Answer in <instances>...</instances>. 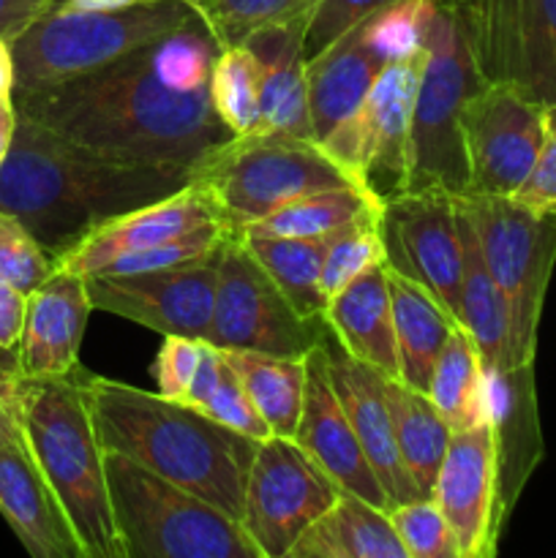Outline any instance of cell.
<instances>
[{
  "label": "cell",
  "mask_w": 556,
  "mask_h": 558,
  "mask_svg": "<svg viewBox=\"0 0 556 558\" xmlns=\"http://www.w3.org/2000/svg\"><path fill=\"white\" fill-rule=\"evenodd\" d=\"M238 238L305 319H325L327 298L322 294V262L327 238H278L249 232H240Z\"/></svg>",
  "instance_id": "cell-32"
},
{
  "label": "cell",
  "mask_w": 556,
  "mask_h": 558,
  "mask_svg": "<svg viewBox=\"0 0 556 558\" xmlns=\"http://www.w3.org/2000/svg\"><path fill=\"white\" fill-rule=\"evenodd\" d=\"M200 412H205L207 417H213L216 423L227 425V428L238 430V434L243 436H251V439L256 441L273 436L270 428H267V423L262 420V414L256 412V407L251 403L240 376L234 374L232 365L227 363V357H223L216 387H213L207 401L200 407Z\"/></svg>",
  "instance_id": "cell-41"
},
{
  "label": "cell",
  "mask_w": 556,
  "mask_h": 558,
  "mask_svg": "<svg viewBox=\"0 0 556 558\" xmlns=\"http://www.w3.org/2000/svg\"><path fill=\"white\" fill-rule=\"evenodd\" d=\"M191 172L107 161L16 112L0 163V213L16 218L55 262L123 213L174 194Z\"/></svg>",
  "instance_id": "cell-2"
},
{
  "label": "cell",
  "mask_w": 556,
  "mask_h": 558,
  "mask_svg": "<svg viewBox=\"0 0 556 558\" xmlns=\"http://www.w3.org/2000/svg\"><path fill=\"white\" fill-rule=\"evenodd\" d=\"M292 439L314 458L322 472L330 474L338 488L382 510H390L385 488L371 469L363 445L333 390L322 343L305 354V398Z\"/></svg>",
  "instance_id": "cell-19"
},
{
  "label": "cell",
  "mask_w": 556,
  "mask_h": 558,
  "mask_svg": "<svg viewBox=\"0 0 556 558\" xmlns=\"http://www.w3.org/2000/svg\"><path fill=\"white\" fill-rule=\"evenodd\" d=\"M325 319H305L238 234L221 245L210 338L216 349L305 357L325 341Z\"/></svg>",
  "instance_id": "cell-11"
},
{
  "label": "cell",
  "mask_w": 556,
  "mask_h": 558,
  "mask_svg": "<svg viewBox=\"0 0 556 558\" xmlns=\"http://www.w3.org/2000/svg\"><path fill=\"white\" fill-rule=\"evenodd\" d=\"M223 245V243H221ZM221 248L185 265L147 272L85 276L93 311L123 316L161 336L210 338Z\"/></svg>",
  "instance_id": "cell-15"
},
{
  "label": "cell",
  "mask_w": 556,
  "mask_h": 558,
  "mask_svg": "<svg viewBox=\"0 0 556 558\" xmlns=\"http://www.w3.org/2000/svg\"><path fill=\"white\" fill-rule=\"evenodd\" d=\"M461 558H491L505 532L496 496V456L488 420L456 430L436 474L434 496Z\"/></svg>",
  "instance_id": "cell-17"
},
{
  "label": "cell",
  "mask_w": 556,
  "mask_h": 558,
  "mask_svg": "<svg viewBox=\"0 0 556 558\" xmlns=\"http://www.w3.org/2000/svg\"><path fill=\"white\" fill-rule=\"evenodd\" d=\"M0 515L33 558H85L22 436L0 445Z\"/></svg>",
  "instance_id": "cell-24"
},
{
  "label": "cell",
  "mask_w": 556,
  "mask_h": 558,
  "mask_svg": "<svg viewBox=\"0 0 556 558\" xmlns=\"http://www.w3.org/2000/svg\"><path fill=\"white\" fill-rule=\"evenodd\" d=\"M485 82L556 107V0H456Z\"/></svg>",
  "instance_id": "cell-12"
},
{
  "label": "cell",
  "mask_w": 556,
  "mask_h": 558,
  "mask_svg": "<svg viewBox=\"0 0 556 558\" xmlns=\"http://www.w3.org/2000/svg\"><path fill=\"white\" fill-rule=\"evenodd\" d=\"M55 270V256L16 218L0 213V281L31 294Z\"/></svg>",
  "instance_id": "cell-40"
},
{
  "label": "cell",
  "mask_w": 556,
  "mask_h": 558,
  "mask_svg": "<svg viewBox=\"0 0 556 558\" xmlns=\"http://www.w3.org/2000/svg\"><path fill=\"white\" fill-rule=\"evenodd\" d=\"M14 98V54L11 44L0 38V101Z\"/></svg>",
  "instance_id": "cell-49"
},
{
  "label": "cell",
  "mask_w": 556,
  "mask_h": 558,
  "mask_svg": "<svg viewBox=\"0 0 556 558\" xmlns=\"http://www.w3.org/2000/svg\"><path fill=\"white\" fill-rule=\"evenodd\" d=\"M140 3V0H60V9L69 11H101V9H120V5Z\"/></svg>",
  "instance_id": "cell-51"
},
{
  "label": "cell",
  "mask_w": 556,
  "mask_h": 558,
  "mask_svg": "<svg viewBox=\"0 0 556 558\" xmlns=\"http://www.w3.org/2000/svg\"><path fill=\"white\" fill-rule=\"evenodd\" d=\"M207 223L223 221L218 218L213 202L189 180V185H183L174 194L150 202L145 207H136L131 213H123V216L93 229L87 238H82L74 248H69L60 256L58 267L76 272L82 278L93 276V272L104 270V267L112 265L120 256L153 248V245L164 243V240L194 232V229L207 227Z\"/></svg>",
  "instance_id": "cell-20"
},
{
  "label": "cell",
  "mask_w": 556,
  "mask_h": 558,
  "mask_svg": "<svg viewBox=\"0 0 556 558\" xmlns=\"http://www.w3.org/2000/svg\"><path fill=\"white\" fill-rule=\"evenodd\" d=\"M341 488L294 439L267 436L245 483V534L262 558H287L300 534L333 507Z\"/></svg>",
  "instance_id": "cell-13"
},
{
  "label": "cell",
  "mask_w": 556,
  "mask_h": 558,
  "mask_svg": "<svg viewBox=\"0 0 556 558\" xmlns=\"http://www.w3.org/2000/svg\"><path fill=\"white\" fill-rule=\"evenodd\" d=\"M189 0H140L101 11L55 9L11 41L14 93L41 90L104 69L194 16Z\"/></svg>",
  "instance_id": "cell-6"
},
{
  "label": "cell",
  "mask_w": 556,
  "mask_h": 558,
  "mask_svg": "<svg viewBox=\"0 0 556 558\" xmlns=\"http://www.w3.org/2000/svg\"><path fill=\"white\" fill-rule=\"evenodd\" d=\"M325 325L343 352L390 379H401L385 259L371 265L327 300Z\"/></svg>",
  "instance_id": "cell-25"
},
{
  "label": "cell",
  "mask_w": 556,
  "mask_h": 558,
  "mask_svg": "<svg viewBox=\"0 0 556 558\" xmlns=\"http://www.w3.org/2000/svg\"><path fill=\"white\" fill-rule=\"evenodd\" d=\"M512 196L537 210H556V107H545L543 145L532 172Z\"/></svg>",
  "instance_id": "cell-44"
},
{
  "label": "cell",
  "mask_w": 556,
  "mask_h": 558,
  "mask_svg": "<svg viewBox=\"0 0 556 558\" xmlns=\"http://www.w3.org/2000/svg\"><path fill=\"white\" fill-rule=\"evenodd\" d=\"M27 294L14 289L11 283L0 281V349L14 352L20 341L22 322H25Z\"/></svg>",
  "instance_id": "cell-46"
},
{
  "label": "cell",
  "mask_w": 556,
  "mask_h": 558,
  "mask_svg": "<svg viewBox=\"0 0 556 558\" xmlns=\"http://www.w3.org/2000/svg\"><path fill=\"white\" fill-rule=\"evenodd\" d=\"M376 232L387 267L434 294L458 322L463 243L456 196L407 191L382 202Z\"/></svg>",
  "instance_id": "cell-14"
},
{
  "label": "cell",
  "mask_w": 556,
  "mask_h": 558,
  "mask_svg": "<svg viewBox=\"0 0 556 558\" xmlns=\"http://www.w3.org/2000/svg\"><path fill=\"white\" fill-rule=\"evenodd\" d=\"M16 420L85 558H123L109 501L104 447L82 396V368L65 376H22L16 381Z\"/></svg>",
  "instance_id": "cell-4"
},
{
  "label": "cell",
  "mask_w": 556,
  "mask_h": 558,
  "mask_svg": "<svg viewBox=\"0 0 556 558\" xmlns=\"http://www.w3.org/2000/svg\"><path fill=\"white\" fill-rule=\"evenodd\" d=\"M485 420L494 436L499 521L507 526L529 477L545 456L534 363L485 368Z\"/></svg>",
  "instance_id": "cell-18"
},
{
  "label": "cell",
  "mask_w": 556,
  "mask_h": 558,
  "mask_svg": "<svg viewBox=\"0 0 556 558\" xmlns=\"http://www.w3.org/2000/svg\"><path fill=\"white\" fill-rule=\"evenodd\" d=\"M58 5L60 0H0V38L11 44Z\"/></svg>",
  "instance_id": "cell-45"
},
{
  "label": "cell",
  "mask_w": 556,
  "mask_h": 558,
  "mask_svg": "<svg viewBox=\"0 0 556 558\" xmlns=\"http://www.w3.org/2000/svg\"><path fill=\"white\" fill-rule=\"evenodd\" d=\"M202 341L185 336H164L161 349L153 363V376H156L158 392L174 401H183L189 392L191 379H194L196 363H200Z\"/></svg>",
  "instance_id": "cell-42"
},
{
  "label": "cell",
  "mask_w": 556,
  "mask_h": 558,
  "mask_svg": "<svg viewBox=\"0 0 556 558\" xmlns=\"http://www.w3.org/2000/svg\"><path fill=\"white\" fill-rule=\"evenodd\" d=\"M385 396L392 414L398 456H401L409 477L418 485V494L423 499H431L436 474H439L447 445H450V425L445 423L428 392L414 390V387L403 385L401 379L387 376Z\"/></svg>",
  "instance_id": "cell-30"
},
{
  "label": "cell",
  "mask_w": 556,
  "mask_h": 558,
  "mask_svg": "<svg viewBox=\"0 0 556 558\" xmlns=\"http://www.w3.org/2000/svg\"><path fill=\"white\" fill-rule=\"evenodd\" d=\"M469 218L510 316L507 363H534L545 292L556 265V210H537L516 196H456Z\"/></svg>",
  "instance_id": "cell-9"
},
{
  "label": "cell",
  "mask_w": 556,
  "mask_h": 558,
  "mask_svg": "<svg viewBox=\"0 0 556 558\" xmlns=\"http://www.w3.org/2000/svg\"><path fill=\"white\" fill-rule=\"evenodd\" d=\"M16 357L0 363V445L20 439V420H16Z\"/></svg>",
  "instance_id": "cell-47"
},
{
  "label": "cell",
  "mask_w": 556,
  "mask_h": 558,
  "mask_svg": "<svg viewBox=\"0 0 556 558\" xmlns=\"http://www.w3.org/2000/svg\"><path fill=\"white\" fill-rule=\"evenodd\" d=\"M82 396L104 450L243 518L245 483L259 441L216 423L185 401L82 371Z\"/></svg>",
  "instance_id": "cell-3"
},
{
  "label": "cell",
  "mask_w": 556,
  "mask_h": 558,
  "mask_svg": "<svg viewBox=\"0 0 556 558\" xmlns=\"http://www.w3.org/2000/svg\"><path fill=\"white\" fill-rule=\"evenodd\" d=\"M14 129H16V107H14V98H9V101H0V163H3L5 153H9L11 140H14Z\"/></svg>",
  "instance_id": "cell-50"
},
{
  "label": "cell",
  "mask_w": 556,
  "mask_h": 558,
  "mask_svg": "<svg viewBox=\"0 0 556 558\" xmlns=\"http://www.w3.org/2000/svg\"><path fill=\"white\" fill-rule=\"evenodd\" d=\"M210 101L234 136L259 131L262 69L249 47H223L210 74Z\"/></svg>",
  "instance_id": "cell-35"
},
{
  "label": "cell",
  "mask_w": 556,
  "mask_h": 558,
  "mask_svg": "<svg viewBox=\"0 0 556 558\" xmlns=\"http://www.w3.org/2000/svg\"><path fill=\"white\" fill-rule=\"evenodd\" d=\"M387 283L392 298V327H396L398 368L403 385L428 390L431 374L442 349L450 341L458 322L431 292L387 267Z\"/></svg>",
  "instance_id": "cell-28"
},
{
  "label": "cell",
  "mask_w": 556,
  "mask_h": 558,
  "mask_svg": "<svg viewBox=\"0 0 556 558\" xmlns=\"http://www.w3.org/2000/svg\"><path fill=\"white\" fill-rule=\"evenodd\" d=\"M376 213H379V202L371 199L358 185H341V189L298 196L240 232L278 234V238H330L338 229L376 216Z\"/></svg>",
  "instance_id": "cell-33"
},
{
  "label": "cell",
  "mask_w": 556,
  "mask_h": 558,
  "mask_svg": "<svg viewBox=\"0 0 556 558\" xmlns=\"http://www.w3.org/2000/svg\"><path fill=\"white\" fill-rule=\"evenodd\" d=\"M221 47H238L259 27L314 11L316 0H189Z\"/></svg>",
  "instance_id": "cell-37"
},
{
  "label": "cell",
  "mask_w": 556,
  "mask_h": 558,
  "mask_svg": "<svg viewBox=\"0 0 556 558\" xmlns=\"http://www.w3.org/2000/svg\"><path fill=\"white\" fill-rule=\"evenodd\" d=\"M223 357L240 376L270 434L292 439L303 412L305 357H278V354L243 352V349H229Z\"/></svg>",
  "instance_id": "cell-31"
},
{
  "label": "cell",
  "mask_w": 556,
  "mask_h": 558,
  "mask_svg": "<svg viewBox=\"0 0 556 558\" xmlns=\"http://www.w3.org/2000/svg\"><path fill=\"white\" fill-rule=\"evenodd\" d=\"M382 259H385V254H382V240L376 232V216L338 229L336 234L327 238L325 262H322V294L330 300L347 283H352L360 272Z\"/></svg>",
  "instance_id": "cell-38"
},
{
  "label": "cell",
  "mask_w": 556,
  "mask_h": 558,
  "mask_svg": "<svg viewBox=\"0 0 556 558\" xmlns=\"http://www.w3.org/2000/svg\"><path fill=\"white\" fill-rule=\"evenodd\" d=\"M469 194L512 196L529 178L545 134V104L507 82H485L461 112Z\"/></svg>",
  "instance_id": "cell-16"
},
{
  "label": "cell",
  "mask_w": 556,
  "mask_h": 558,
  "mask_svg": "<svg viewBox=\"0 0 556 558\" xmlns=\"http://www.w3.org/2000/svg\"><path fill=\"white\" fill-rule=\"evenodd\" d=\"M485 85L456 0H439L425 44L409 136V191L467 196L469 163L461 112Z\"/></svg>",
  "instance_id": "cell-7"
},
{
  "label": "cell",
  "mask_w": 556,
  "mask_h": 558,
  "mask_svg": "<svg viewBox=\"0 0 556 558\" xmlns=\"http://www.w3.org/2000/svg\"><path fill=\"white\" fill-rule=\"evenodd\" d=\"M16 354L14 352H5V349H0V363H5V360H14Z\"/></svg>",
  "instance_id": "cell-52"
},
{
  "label": "cell",
  "mask_w": 556,
  "mask_h": 558,
  "mask_svg": "<svg viewBox=\"0 0 556 558\" xmlns=\"http://www.w3.org/2000/svg\"><path fill=\"white\" fill-rule=\"evenodd\" d=\"M221 365H223V352H221V349H216V347H213V343L202 341L200 363H196L194 379H191L189 392H185V398H183V401L189 403V407L200 409L202 403L207 401L210 390H213V387H216L218 374H221Z\"/></svg>",
  "instance_id": "cell-48"
},
{
  "label": "cell",
  "mask_w": 556,
  "mask_h": 558,
  "mask_svg": "<svg viewBox=\"0 0 556 558\" xmlns=\"http://www.w3.org/2000/svg\"><path fill=\"white\" fill-rule=\"evenodd\" d=\"M439 0H392L358 22L365 44L385 65L414 58L428 44Z\"/></svg>",
  "instance_id": "cell-36"
},
{
  "label": "cell",
  "mask_w": 556,
  "mask_h": 558,
  "mask_svg": "<svg viewBox=\"0 0 556 558\" xmlns=\"http://www.w3.org/2000/svg\"><path fill=\"white\" fill-rule=\"evenodd\" d=\"M221 44L200 14L147 47L58 85L14 93L16 112L125 167L191 172L232 140L210 101Z\"/></svg>",
  "instance_id": "cell-1"
},
{
  "label": "cell",
  "mask_w": 556,
  "mask_h": 558,
  "mask_svg": "<svg viewBox=\"0 0 556 558\" xmlns=\"http://www.w3.org/2000/svg\"><path fill=\"white\" fill-rule=\"evenodd\" d=\"M322 347H325L333 390H336L338 401H341L343 412H347L349 423H352L354 434L363 445L371 469L385 488L390 510L403 501L423 499L418 494L414 480L409 477L401 456H398L392 414L385 396L387 376L343 352L338 341L336 347H327V341H322Z\"/></svg>",
  "instance_id": "cell-21"
},
{
  "label": "cell",
  "mask_w": 556,
  "mask_h": 558,
  "mask_svg": "<svg viewBox=\"0 0 556 558\" xmlns=\"http://www.w3.org/2000/svg\"><path fill=\"white\" fill-rule=\"evenodd\" d=\"M90 311L85 278L58 267L27 294L25 322L14 349L16 371L22 376H65L80 368Z\"/></svg>",
  "instance_id": "cell-22"
},
{
  "label": "cell",
  "mask_w": 556,
  "mask_h": 558,
  "mask_svg": "<svg viewBox=\"0 0 556 558\" xmlns=\"http://www.w3.org/2000/svg\"><path fill=\"white\" fill-rule=\"evenodd\" d=\"M309 14L259 27L243 41L259 60L262 109L256 134H287L316 140L305 80V33Z\"/></svg>",
  "instance_id": "cell-23"
},
{
  "label": "cell",
  "mask_w": 556,
  "mask_h": 558,
  "mask_svg": "<svg viewBox=\"0 0 556 558\" xmlns=\"http://www.w3.org/2000/svg\"><path fill=\"white\" fill-rule=\"evenodd\" d=\"M387 3H392V0H316L314 11H311L309 33H305V58L316 54L333 38L341 36L347 27H352L354 22Z\"/></svg>",
  "instance_id": "cell-43"
},
{
  "label": "cell",
  "mask_w": 556,
  "mask_h": 558,
  "mask_svg": "<svg viewBox=\"0 0 556 558\" xmlns=\"http://www.w3.org/2000/svg\"><path fill=\"white\" fill-rule=\"evenodd\" d=\"M287 558H407L390 515L382 507L341 490L292 545Z\"/></svg>",
  "instance_id": "cell-27"
},
{
  "label": "cell",
  "mask_w": 556,
  "mask_h": 558,
  "mask_svg": "<svg viewBox=\"0 0 556 558\" xmlns=\"http://www.w3.org/2000/svg\"><path fill=\"white\" fill-rule=\"evenodd\" d=\"M423 60L425 49L385 65L358 112L319 142L349 180L379 205L409 191V136Z\"/></svg>",
  "instance_id": "cell-10"
},
{
  "label": "cell",
  "mask_w": 556,
  "mask_h": 558,
  "mask_svg": "<svg viewBox=\"0 0 556 558\" xmlns=\"http://www.w3.org/2000/svg\"><path fill=\"white\" fill-rule=\"evenodd\" d=\"M407 558H461L456 537L434 499H412L387 510Z\"/></svg>",
  "instance_id": "cell-39"
},
{
  "label": "cell",
  "mask_w": 556,
  "mask_h": 558,
  "mask_svg": "<svg viewBox=\"0 0 556 558\" xmlns=\"http://www.w3.org/2000/svg\"><path fill=\"white\" fill-rule=\"evenodd\" d=\"M458 227H461L463 243V278L461 303H458V325L474 341L485 368H505L507 336H510V316H507L505 294H501L494 276H491L478 238H474L472 223L463 216L461 207H458Z\"/></svg>",
  "instance_id": "cell-29"
},
{
  "label": "cell",
  "mask_w": 556,
  "mask_h": 558,
  "mask_svg": "<svg viewBox=\"0 0 556 558\" xmlns=\"http://www.w3.org/2000/svg\"><path fill=\"white\" fill-rule=\"evenodd\" d=\"M382 69L385 60L365 44L358 22L319 52L305 58L309 109L316 142L325 140L358 112Z\"/></svg>",
  "instance_id": "cell-26"
},
{
  "label": "cell",
  "mask_w": 556,
  "mask_h": 558,
  "mask_svg": "<svg viewBox=\"0 0 556 558\" xmlns=\"http://www.w3.org/2000/svg\"><path fill=\"white\" fill-rule=\"evenodd\" d=\"M425 392L452 434L485 423V365L461 325L442 349Z\"/></svg>",
  "instance_id": "cell-34"
},
{
  "label": "cell",
  "mask_w": 556,
  "mask_h": 558,
  "mask_svg": "<svg viewBox=\"0 0 556 558\" xmlns=\"http://www.w3.org/2000/svg\"><path fill=\"white\" fill-rule=\"evenodd\" d=\"M191 183L232 232L298 196L354 185L319 142L287 134L232 136L191 169Z\"/></svg>",
  "instance_id": "cell-8"
},
{
  "label": "cell",
  "mask_w": 556,
  "mask_h": 558,
  "mask_svg": "<svg viewBox=\"0 0 556 558\" xmlns=\"http://www.w3.org/2000/svg\"><path fill=\"white\" fill-rule=\"evenodd\" d=\"M104 472L123 558H262L243 523L131 458L104 450Z\"/></svg>",
  "instance_id": "cell-5"
}]
</instances>
